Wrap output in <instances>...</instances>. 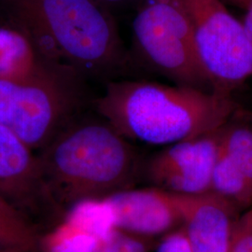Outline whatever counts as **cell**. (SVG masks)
Listing matches in <instances>:
<instances>
[{"mask_svg": "<svg viewBox=\"0 0 252 252\" xmlns=\"http://www.w3.org/2000/svg\"><path fill=\"white\" fill-rule=\"evenodd\" d=\"M182 229L194 252H229L242 212L209 190L197 195L180 194Z\"/></svg>", "mask_w": 252, "mask_h": 252, "instance_id": "10", "label": "cell"}, {"mask_svg": "<svg viewBox=\"0 0 252 252\" xmlns=\"http://www.w3.org/2000/svg\"><path fill=\"white\" fill-rule=\"evenodd\" d=\"M235 113L219 130L220 149L252 183V125Z\"/></svg>", "mask_w": 252, "mask_h": 252, "instance_id": "14", "label": "cell"}, {"mask_svg": "<svg viewBox=\"0 0 252 252\" xmlns=\"http://www.w3.org/2000/svg\"><path fill=\"white\" fill-rule=\"evenodd\" d=\"M229 1L235 6L241 8V9H246V10L250 7V5L252 2V0H229Z\"/></svg>", "mask_w": 252, "mask_h": 252, "instance_id": "20", "label": "cell"}, {"mask_svg": "<svg viewBox=\"0 0 252 252\" xmlns=\"http://www.w3.org/2000/svg\"><path fill=\"white\" fill-rule=\"evenodd\" d=\"M82 75L69 65L48 67L17 80H0V124L41 151L69 124L82 98Z\"/></svg>", "mask_w": 252, "mask_h": 252, "instance_id": "4", "label": "cell"}, {"mask_svg": "<svg viewBox=\"0 0 252 252\" xmlns=\"http://www.w3.org/2000/svg\"><path fill=\"white\" fill-rule=\"evenodd\" d=\"M200 62L216 92L231 94L252 76V39L220 0H181Z\"/></svg>", "mask_w": 252, "mask_h": 252, "instance_id": "6", "label": "cell"}, {"mask_svg": "<svg viewBox=\"0 0 252 252\" xmlns=\"http://www.w3.org/2000/svg\"><path fill=\"white\" fill-rule=\"evenodd\" d=\"M153 252H194L192 251L183 229L180 228L159 239Z\"/></svg>", "mask_w": 252, "mask_h": 252, "instance_id": "17", "label": "cell"}, {"mask_svg": "<svg viewBox=\"0 0 252 252\" xmlns=\"http://www.w3.org/2000/svg\"><path fill=\"white\" fill-rule=\"evenodd\" d=\"M39 64L31 40L18 31L0 28V80L27 77Z\"/></svg>", "mask_w": 252, "mask_h": 252, "instance_id": "12", "label": "cell"}, {"mask_svg": "<svg viewBox=\"0 0 252 252\" xmlns=\"http://www.w3.org/2000/svg\"><path fill=\"white\" fill-rule=\"evenodd\" d=\"M94 1L108 9V8H111V7L126 6V5H128L130 3L137 2L138 0H94Z\"/></svg>", "mask_w": 252, "mask_h": 252, "instance_id": "18", "label": "cell"}, {"mask_svg": "<svg viewBox=\"0 0 252 252\" xmlns=\"http://www.w3.org/2000/svg\"><path fill=\"white\" fill-rule=\"evenodd\" d=\"M133 43L147 67L175 84L215 92L200 62L181 0H138Z\"/></svg>", "mask_w": 252, "mask_h": 252, "instance_id": "5", "label": "cell"}, {"mask_svg": "<svg viewBox=\"0 0 252 252\" xmlns=\"http://www.w3.org/2000/svg\"><path fill=\"white\" fill-rule=\"evenodd\" d=\"M155 243L113 229L100 239L91 252H152Z\"/></svg>", "mask_w": 252, "mask_h": 252, "instance_id": "15", "label": "cell"}, {"mask_svg": "<svg viewBox=\"0 0 252 252\" xmlns=\"http://www.w3.org/2000/svg\"><path fill=\"white\" fill-rule=\"evenodd\" d=\"M243 25L247 33L252 39V2L247 9V14L244 20Z\"/></svg>", "mask_w": 252, "mask_h": 252, "instance_id": "19", "label": "cell"}, {"mask_svg": "<svg viewBox=\"0 0 252 252\" xmlns=\"http://www.w3.org/2000/svg\"><path fill=\"white\" fill-rule=\"evenodd\" d=\"M102 201L110 210L114 229L154 242L184 223L180 194L153 186L123 189Z\"/></svg>", "mask_w": 252, "mask_h": 252, "instance_id": "9", "label": "cell"}, {"mask_svg": "<svg viewBox=\"0 0 252 252\" xmlns=\"http://www.w3.org/2000/svg\"><path fill=\"white\" fill-rule=\"evenodd\" d=\"M27 27L36 52L65 60L83 75H111L129 57L108 8L94 0H6Z\"/></svg>", "mask_w": 252, "mask_h": 252, "instance_id": "3", "label": "cell"}, {"mask_svg": "<svg viewBox=\"0 0 252 252\" xmlns=\"http://www.w3.org/2000/svg\"><path fill=\"white\" fill-rule=\"evenodd\" d=\"M96 111L129 140L168 146L215 131L236 112L231 94L153 81H109Z\"/></svg>", "mask_w": 252, "mask_h": 252, "instance_id": "2", "label": "cell"}, {"mask_svg": "<svg viewBox=\"0 0 252 252\" xmlns=\"http://www.w3.org/2000/svg\"><path fill=\"white\" fill-rule=\"evenodd\" d=\"M229 252H252V208L239 218Z\"/></svg>", "mask_w": 252, "mask_h": 252, "instance_id": "16", "label": "cell"}, {"mask_svg": "<svg viewBox=\"0 0 252 252\" xmlns=\"http://www.w3.org/2000/svg\"><path fill=\"white\" fill-rule=\"evenodd\" d=\"M44 234L30 218L0 197V252H44Z\"/></svg>", "mask_w": 252, "mask_h": 252, "instance_id": "11", "label": "cell"}, {"mask_svg": "<svg viewBox=\"0 0 252 252\" xmlns=\"http://www.w3.org/2000/svg\"><path fill=\"white\" fill-rule=\"evenodd\" d=\"M37 156L46 196L60 221L79 204L135 187L144 162L105 119L67 124Z\"/></svg>", "mask_w": 252, "mask_h": 252, "instance_id": "1", "label": "cell"}, {"mask_svg": "<svg viewBox=\"0 0 252 252\" xmlns=\"http://www.w3.org/2000/svg\"><path fill=\"white\" fill-rule=\"evenodd\" d=\"M219 130L165 146L144 161L141 179L150 186L182 195L211 190L220 153Z\"/></svg>", "mask_w": 252, "mask_h": 252, "instance_id": "7", "label": "cell"}, {"mask_svg": "<svg viewBox=\"0 0 252 252\" xmlns=\"http://www.w3.org/2000/svg\"><path fill=\"white\" fill-rule=\"evenodd\" d=\"M211 190L233 204L242 213L252 208V182L220 149L213 171Z\"/></svg>", "mask_w": 252, "mask_h": 252, "instance_id": "13", "label": "cell"}, {"mask_svg": "<svg viewBox=\"0 0 252 252\" xmlns=\"http://www.w3.org/2000/svg\"><path fill=\"white\" fill-rule=\"evenodd\" d=\"M0 197L18 208L40 228L48 225L51 230L60 223L46 196L38 156L18 135L1 124Z\"/></svg>", "mask_w": 252, "mask_h": 252, "instance_id": "8", "label": "cell"}]
</instances>
